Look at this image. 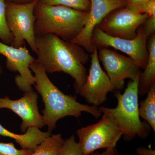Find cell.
<instances>
[{
    "mask_svg": "<svg viewBox=\"0 0 155 155\" xmlns=\"http://www.w3.org/2000/svg\"><path fill=\"white\" fill-rule=\"evenodd\" d=\"M38 1L27 4L5 2L6 22L13 36L11 46L22 47L26 41L32 51L37 53L34 9Z\"/></svg>",
    "mask_w": 155,
    "mask_h": 155,
    "instance_id": "cell-5",
    "label": "cell"
},
{
    "mask_svg": "<svg viewBox=\"0 0 155 155\" xmlns=\"http://www.w3.org/2000/svg\"><path fill=\"white\" fill-rule=\"evenodd\" d=\"M37 58L47 73L63 72L75 80L76 93L86 81L87 74L84 65L88 54L82 47L66 41L55 35L35 36Z\"/></svg>",
    "mask_w": 155,
    "mask_h": 155,
    "instance_id": "cell-1",
    "label": "cell"
},
{
    "mask_svg": "<svg viewBox=\"0 0 155 155\" xmlns=\"http://www.w3.org/2000/svg\"><path fill=\"white\" fill-rule=\"evenodd\" d=\"M0 54L6 58L7 69L19 73L15 77V82L19 90L23 92L33 90L35 79L30 65L36 59L31 55L25 45L15 48L0 41Z\"/></svg>",
    "mask_w": 155,
    "mask_h": 155,
    "instance_id": "cell-11",
    "label": "cell"
},
{
    "mask_svg": "<svg viewBox=\"0 0 155 155\" xmlns=\"http://www.w3.org/2000/svg\"><path fill=\"white\" fill-rule=\"evenodd\" d=\"M38 1L45 5L63 6L85 12H88L91 7L90 0H38Z\"/></svg>",
    "mask_w": 155,
    "mask_h": 155,
    "instance_id": "cell-18",
    "label": "cell"
},
{
    "mask_svg": "<svg viewBox=\"0 0 155 155\" xmlns=\"http://www.w3.org/2000/svg\"><path fill=\"white\" fill-rule=\"evenodd\" d=\"M150 0H127L125 8L129 9H133L141 5Z\"/></svg>",
    "mask_w": 155,
    "mask_h": 155,
    "instance_id": "cell-24",
    "label": "cell"
},
{
    "mask_svg": "<svg viewBox=\"0 0 155 155\" xmlns=\"http://www.w3.org/2000/svg\"><path fill=\"white\" fill-rule=\"evenodd\" d=\"M91 64L86 81L77 93L86 100L87 103L98 107L107 100V94L115 90L107 73L101 67L98 57V49L94 50L91 55Z\"/></svg>",
    "mask_w": 155,
    "mask_h": 155,
    "instance_id": "cell-10",
    "label": "cell"
},
{
    "mask_svg": "<svg viewBox=\"0 0 155 155\" xmlns=\"http://www.w3.org/2000/svg\"><path fill=\"white\" fill-rule=\"evenodd\" d=\"M64 140L61 134H51L45 139L30 155H59Z\"/></svg>",
    "mask_w": 155,
    "mask_h": 155,
    "instance_id": "cell-17",
    "label": "cell"
},
{
    "mask_svg": "<svg viewBox=\"0 0 155 155\" xmlns=\"http://www.w3.org/2000/svg\"><path fill=\"white\" fill-rule=\"evenodd\" d=\"M2 67L0 65V75L2 74Z\"/></svg>",
    "mask_w": 155,
    "mask_h": 155,
    "instance_id": "cell-28",
    "label": "cell"
},
{
    "mask_svg": "<svg viewBox=\"0 0 155 155\" xmlns=\"http://www.w3.org/2000/svg\"><path fill=\"white\" fill-rule=\"evenodd\" d=\"M59 155H84L74 135L72 134L69 138L64 140Z\"/></svg>",
    "mask_w": 155,
    "mask_h": 155,
    "instance_id": "cell-20",
    "label": "cell"
},
{
    "mask_svg": "<svg viewBox=\"0 0 155 155\" xmlns=\"http://www.w3.org/2000/svg\"><path fill=\"white\" fill-rule=\"evenodd\" d=\"M136 153L137 155H155V150L151 148L140 147L137 148Z\"/></svg>",
    "mask_w": 155,
    "mask_h": 155,
    "instance_id": "cell-25",
    "label": "cell"
},
{
    "mask_svg": "<svg viewBox=\"0 0 155 155\" xmlns=\"http://www.w3.org/2000/svg\"><path fill=\"white\" fill-rule=\"evenodd\" d=\"M147 94L146 98L139 104V115L145 120L155 132V84L152 86Z\"/></svg>",
    "mask_w": 155,
    "mask_h": 155,
    "instance_id": "cell-16",
    "label": "cell"
},
{
    "mask_svg": "<svg viewBox=\"0 0 155 155\" xmlns=\"http://www.w3.org/2000/svg\"><path fill=\"white\" fill-rule=\"evenodd\" d=\"M30 68L35 77L34 85L44 103L42 113L48 131L52 132L57 122L66 116L78 118L82 112L89 113L97 119L101 116L98 107L81 104L77 101L76 96L61 92L50 80L42 65L36 60L31 64Z\"/></svg>",
    "mask_w": 155,
    "mask_h": 155,
    "instance_id": "cell-2",
    "label": "cell"
},
{
    "mask_svg": "<svg viewBox=\"0 0 155 155\" xmlns=\"http://www.w3.org/2000/svg\"><path fill=\"white\" fill-rule=\"evenodd\" d=\"M148 37L142 25L137 30V36L132 39L110 36L96 26L93 31L92 41L97 48L112 47L125 53L140 69H144L148 60Z\"/></svg>",
    "mask_w": 155,
    "mask_h": 155,
    "instance_id": "cell-7",
    "label": "cell"
},
{
    "mask_svg": "<svg viewBox=\"0 0 155 155\" xmlns=\"http://www.w3.org/2000/svg\"><path fill=\"white\" fill-rule=\"evenodd\" d=\"M51 134L50 131L44 132L35 127H28L23 134H17L7 130L0 124V136L13 139L22 149L33 152L45 139Z\"/></svg>",
    "mask_w": 155,
    "mask_h": 155,
    "instance_id": "cell-14",
    "label": "cell"
},
{
    "mask_svg": "<svg viewBox=\"0 0 155 155\" xmlns=\"http://www.w3.org/2000/svg\"><path fill=\"white\" fill-rule=\"evenodd\" d=\"M76 133L84 155H90L97 150L115 148L123 136L114 119L105 114L98 122L78 129Z\"/></svg>",
    "mask_w": 155,
    "mask_h": 155,
    "instance_id": "cell-6",
    "label": "cell"
},
{
    "mask_svg": "<svg viewBox=\"0 0 155 155\" xmlns=\"http://www.w3.org/2000/svg\"><path fill=\"white\" fill-rule=\"evenodd\" d=\"M143 30L148 37L155 34V16H150L142 25Z\"/></svg>",
    "mask_w": 155,
    "mask_h": 155,
    "instance_id": "cell-23",
    "label": "cell"
},
{
    "mask_svg": "<svg viewBox=\"0 0 155 155\" xmlns=\"http://www.w3.org/2000/svg\"><path fill=\"white\" fill-rule=\"evenodd\" d=\"M140 74L134 80L128 82L123 94L119 91L116 93L118 102L116 108L99 107L102 114H107L114 119L123 132L125 140H132L136 136L145 139L150 131V125L146 122H142L139 115Z\"/></svg>",
    "mask_w": 155,
    "mask_h": 155,
    "instance_id": "cell-4",
    "label": "cell"
},
{
    "mask_svg": "<svg viewBox=\"0 0 155 155\" xmlns=\"http://www.w3.org/2000/svg\"><path fill=\"white\" fill-rule=\"evenodd\" d=\"M140 14H145L150 16H155V0H150L135 8L131 9Z\"/></svg>",
    "mask_w": 155,
    "mask_h": 155,
    "instance_id": "cell-22",
    "label": "cell"
},
{
    "mask_svg": "<svg viewBox=\"0 0 155 155\" xmlns=\"http://www.w3.org/2000/svg\"><path fill=\"white\" fill-rule=\"evenodd\" d=\"M0 40L5 44L11 45L13 36L9 31L6 18V3L5 0H0Z\"/></svg>",
    "mask_w": 155,
    "mask_h": 155,
    "instance_id": "cell-19",
    "label": "cell"
},
{
    "mask_svg": "<svg viewBox=\"0 0 155 155\" xmlns=\"http://www.w3.org/2000/svg\"><path fill=\"white\" fill-rule=\"evenodd\" d=\"M88 12L45 5L38 1L34 9L35 36L52 34L70 41L82 30Z\"/></svg>",
    "mask_w": 155,
    "mask_h": 155,
    "instance_id": "cell-3",
    "label": "cell"
},
{
    "mask_svg": "<svg viewBox=\"0 0 155 155\" xmlns=\"http://www.w3.org/2000/svg\"><path fill=\"white\" fill-rule=\"evenodd\" d=\"M35 1H38V0H5V2L17 3V4H27V3L32 2Z\"/></svg>",
    "mask_w": 155,
    "mask_h": 155,
    "instance_id": "cell-27",
    "label": "cell"
},
{
    "mask_svg": "<svg viewBox=\"0 0 155 155\" xmlns=\"http://www.w3.org/2000/svg\"><path fill=\"white\" fill-rule=\"evenodd\" d=\"M38 98L37 93L33 90L24 92L19 99L11 100L7 97H0V109L11 110L21 118L20 130L22 132H25L29 127L40 129L45 125L42 115L39 112Z\"/></svg>",
    "mask_w": 155,
    "mask_h": 155,
    "instance_id": "cell-13",
    "label": "cell"
},
{
    "mask_svg": "<svg viewBox=\"0 0 155 155\" xmlns=\"http://www.w3.org/2000/svg\"><path fill=\"white\" fill-rule=\"evenodd\" d=\"M148 45V60L143 72L139 77L138 94L140 96L147 93L153 85L155 84V35L150 36Z\"/></svg>",
    "mask_w": 155,
    "mask_h": 155,
    "instance_id": "cell-15",
    "label": "cell"
},
{
    "mask_svg": "<svg viewBox=\"0 0 155 155\" xmlns=\"http://www.w3.org/2000/svg\"><path fill=\"white\" fill-rule=\"evenodd\" d=\"M98 57L115 90L121 91L125 87V80H134L141 70L132 59L108 47L97 48Z\"/></svg>",
    "mask_w": 155,
    "mask_h": 155,
    "instance_id": "cell-9",
    "label": "cell"
},
{
    "mask_svg": "<svg viewBox=\"0 0 155 155\" xmlns=\"http://www.w3.org/2000/svg\"><path fill=\"white\" fill-rule=\"evenodd\" d=\"M91 7L85 25L79 33L71 42L82 47L90 53L94 50L93 33L94 28L112 11L125 8L127 0H90Z\"/></svg>",
    "mask_w": 155,
    "mask_h": 155,
    "instance_id": "cell-12",
    "label": "cell"
},
{
    "mask_svg": "<svg viewBox=\"0 0 155 155\" xmlns=\"http://www.w3.org/2000/svg\"><path fill=\"white\" fill-rule=\"evenodd\" d=\"M149 17L148 14H140L125 7L112 11L97 26L110 36L132 39Z\"/></svg>",
    "mask_w": 155,
    "mask_h": 155,
    "instance_id": "cell-8",
    "label": "cell"
},
{
    "mask_svg": "<svg viewBox=\"0 0 155 155\" xmlns=\"http://www.w3.org/2000/svg\"><path fill=\"white\" fill-rule=\"evenodd\" d=\"M32 153L30 150L18 149L13 143L0 142V155H30Z\"/></svg>",
    "mask_w": 155,
    "mask_h": 155,
    "instance_id": "cell-21",
    "label": "cell"
},
{
    "mask_svg": "<svg viewBox=\"0 0 155 155\" xmlns=\"http://www.w3.org/2000/svg\"><path fill=\"white\" fill-rule=\"evenodd\" d=\"M89 155H119L118 150L116 147L114 148L107 149L102 153L94 152Z\"/></svg>",
    "mask_w": 155,
    "mask_h": 155,
    "instance_id": "cell-26",
    "label": "cell"
}]
</instances>
